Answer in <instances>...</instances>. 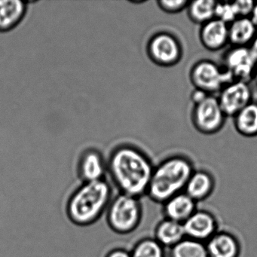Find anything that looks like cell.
Here are the masks:
<instances>
[{
  "mask_svg": "<svg viewBox=\"0 0 257 257\" xmlns=\"http://www.w3.org/2000/svg\"><path fill=\"white\" fill-rule=\"evenodd\" d=\"M216 2L213 0H195L189 2L187 7L189 19L196 25H203L215 18V7Z\"/></svg>",
  "mask_w": 257,
  "mask_h": 257,
  "instance_id": "cell-20",
  "label": "cell"
},
{
  "mask_svg": "<svg viewBox=\"0 0 257 257\" xmlns=\"http://www.w3.org/2000/svg\"><path fill=\"white\" fill-rule=\"evenodd\" d=\"M234 128L246 138L257 136V102L251 101L234 117Z\"/></svg>",
  "mask_w": 257,
  "mask_h": 257,
  "instance_id": "cell-18",
  "label": "cell"
},
{
  "mask_svg": "<svg viewBox=\"0 0 257 257\" xmlns=\"http://www.w3.org/2000/svg\"><path fill=\"white\" fill-rule=\"evenodd\" d=\"M188 0H159L157 1L159 8L168 14H176L187 8Z\"/></svg>",
  "mask_w": 257,
  "mask_h": 257,
  "instance_id": "cell-24",
  "label": "cell"
},
{
  "mask_svg": "<svg viewBox=\"0 0 257 257\" xmlns=\"http://www.w3.org/2000/svg\"><path fill=\"white\" fill-rule=\"evenodd\" d=\"M214 189V180L211 174L203 170L194 171L185 187L184 192L194 201L206 199Z\"/></svg>",
  "mask_w": 257,
  "mask_h": 257,
  "instance_id": "cell-16",
  "label": "cell"
},
{
  "mask_svg": "<svg viewBox=\"0 0 257 257\" xmlns=\"http://www.w3.org/2000/svg\"><path fill=\"white\" fill-rule=\"evenodd\" d=\"M252 97L249 82L234 80L221 90L217 98L225 116L234 117L252 101Z\"/></svg>",
  "mask_w": 257,
  "mask_h": 257,
  "instance_id": "cell-9",
  "label": "cell"
},
{
  "mask_svg": "<svg viewBox=\"0 0 257 257\" xmlns=\"http://www.w3.org/2000/svg\"><path fill=\"white\" fill-rule=\"evenodd\" d=\"M199 39L201 45L207 50H220L228 43V25L214 18L201 25Z\"/></svg>",
  "mask_w": 257,
  "mask_h": 257,
  "instance_id": "cell-11",
  "label": "cell"
},
{
  "mask_svg": "<svg viewBox=\"0 0 257 257\" xmlns=\"http://www.w3.org/2000/svg\"><path fill=\"white\" fill-rule=\"evenodd\" d=\"M155 234V239L164 247H173L186 237L183 223L166 218L156 227Z\"/></svg>",
  "mask_w": 257,
  "mask_h": 257,
  "instance_id": "cell-17",
  "label": "cell"
},
{
  "mask_svg": "<svg viewBox=\"0 0 257 257\" xmlns=\"http://www.w3.org/2000/svg\"><path fill=\"white\" fill-rule=\"evenodd\" d=\"M166 219L183 223L196 210V201L184 192L174 195L163 203Z\"/></svg>",
  "mask_w": 257,
  "mask_h": 257,
  "instance_id": "cell-12",
  "label": "cell"
},
{
  "mask_svg": "<svg viewBox=\"0 0 257 257\" xmlns=\"http://www.w3.org/2000/svg\"><path fill=\"white\" fill-rule=\"evenodd\" d=\"M194 171L193 164L186 156H170L155 167L147 194L156 202H165L184 192Z\"/></svg>",
  "mask_w": 257,
  "mask_h": 257,
  "instance_id": "cell-2",
  "label": "cell"
},
{
  "mask_svg": "<svg viewBox=\"0 0 257 257\" xmlns=\"http://www.w3.org/2000/svg\"><path fill=\"white\" fill-rule=\"evenodd\" d=\"M27 5L21 0H0V32L11 31L22 22Z\"/></svg>",
  "mask_w": 257,
  "mask_h": 257,
  "instance_id": "cell-15",
  "label": "cell"
},
{
  "mask_svg": "<svg viewBox=\"0 0 257 257\" xmlns=\"http://www.w3.org/2000/svg\"><path fill=\"white\" fill-rule=\"evenodd\" d=\"M249 48L257 62V35L255 39H254L253 41L251 43L250 47Z\"/></svg>",
  "mask_w": 257,
  "mask_h": 257,
  "instance_id": "cell-28",
  "label": "cell"
},
{
  "mask_svg": "<svg viewBox=\"0 0 257 257\" xmlns=\"http://www.w3.org/2000/svg\"><path fill=\"white\" fill-rule=\"evenodd\" d=\"M251 20L253 22L255 26L257 28V2H255V6H254L253 10H252V14L250 16Z\"/></svg>",
  "mask_w": 257,
  "mask_h": 257,
  "instance_id": "cell-29",
  "label": "cell"
},
{
  "mask_svg": "<svg viewBox=\"0 0 257 257\" xmlns=\"http://www.w3.org/2000/svg\"><path fill=\"white\" fill-rule=\"evenodd\" d=\"M132 257H165V247L155 238L140 240L131 252Z\"/></svg>",
  "mask_w": 257,
  "mask_h": 257,
  "instance_id": "cell-22",
  "label": "cell"
},
{
  "mask_svg": "<svg viewBox=\"0 0 257 257\" xmlns=\"http://www.w3.org/2000/svg\"><path fill=\"white\" fill-rule=\"evenodd\" d=\"M108 169L120 193L139 198L147 194L154 167L142 151L122 146L112 152Z\"/></svg>",
  "mask_w": 257,
  "mask_h": 257,
  "instance_id": "cell-1",
  "label": "cell"
},
{
  "mask_svg": "<svg viewBox=\"0 0 257 257\" xmlns=\"http://www.w3.org/2000/svg\"><path fill=\"white\" fill-rule=\"evenodd\" d=\"M112 189L106 180L85 182L72 195L67 204V213L72 222L88 225L95 222L108 208Z\"/></svg>",
  "mask_w": 257,
  "mask_h": 257,
  "instance_id": "cell-3",
  "label": "cell"
},
{
  "mask_svg": "<svg viewBox=\"0 0 257 257\" xmlns=\"http://www.w3.org/2000/svg\"><path fill=\"white\" fill-rule=\"evenodd\" d=\"M183 225L186 237L204 243L217 232L216 219L205 210H195Z\"/></svg>",
  "mask_w": 257,
  "mask_h": 257,
  "instance_id": "cell-10",
  "label": "cell"
},
{
  "mask_svg": "<svg viewBox=\"0 0 257 257\" xmlns=\"http://www.w3.org/2000/svg\"><path fill=\"white\" fill-rule=\"evenodd\" d=\"M252 79H253L254 83H255V87L257 88V69L255 70V73H254Z\"/></svg>",
  "mask_w": 257,
  "mask_h": 257,
  "instance_id": "cell-30",
  "label": "cell"
},
{
  "mask_svg": "<svg viewBox=\"0 0 257 257\" xmlns=\"http://www.w3.org/2000/svg\"><path fill=\"white\" fill-rule=\"evenodd\" d=\"M257 28L250 18H237L228 25V43L233 47H246L256 37Z\"/></svg>",
  "mask_w": 257,
  "mask_h": 257,
  "instance_id": "cell-14",
  "label": "cell"
},
{
  "mask_svg": "<svg viewBox=\"0 0 257 257\" xmlns=\"http://www.w3.org/2000/svg\"><path fill=\"white\" fill-rule=\"evenodd\" d=\"M142 209L139 198L119 193L111 200L108 206L107 220L112 230L127 234L139 225Z\"/></svg>",
  "mask_w": 257,
  "mask_h": 257,
  "instance_id": "cell-4",
  "label": "cell"
},
{
  "mask_svg": "<svg viewBox=\"0 0 257 257\" xmlns=\"http://www.w3.org/2000/svg\"><path fill=\"white\" fill-rule=\"evenodd\" d=\"M225 118L217 97L210 94L195 104L192 112L194 127L198 132L206 135L218 133L223 127Z\"/></svg>",
  "mask_w": 257,
  "mask_h": 257,
  "instance_id": "cell-6",
  "label": "cell"
},
{
  "mask_svg": "<svg viewBox=\"0 0 257 257\" xmlns=\"http://www.w3.org/2000/svg\"><path fill=\"white\" fill-rule=\"evenodd\" d=\"M150 59L162 67H173L180 62L183 49L177 37L170 33L160 32L151 37L147 44Z\"/></svg>",
  "mask_w": 257,
  "mask_h": 257,
  "instance_id": "cell-7",
  "label": "cell"
},
{
  "mask_svg": "<svg viewBox=\"0 0 257 257\" xmlns=\"http://www.w3.org/2000/svg\"><path fill=\"white\" fill-rule=\"evenodd\" d=\"M223 68L234 80L249 82L257 69V62L249 47H233L223 57Z\"/></svg>",
  "mask_w": 257,
  "mask_h": 257,
  "instance_id": "cell-8",
  "label": "cell"
},
{
  "mask_svg": "<svg viewBox=\"0 0 257 257\" xmlns=\"http://www.w3.org/2000/svg\"><path fill=\"white\" fill-rule=\"evenodd\" d=\"M209 257H238L240 244L227 232H216L205 243Z\"/></svg>",
  "mask_w": 257,
  "mask_h": 257,
  "instance_id": "cell-13",
  "label": "cell"
},
{
  "mask_svg": "<svg viewBox=\"0 0 257 257\" xmlns=\"http://www.w3.org/2000/svg\"><path fill=\"white\" fill-rule=\"evenodd\" d=\"M170 249L169 257H209L205 243L188 237Z\"/></svg>",
  "mask_w": 257,
  "mask_h": 257,
  "instance_id": "cell-21",
  "label": "cell"
},
{
  "mask_svg": "<svg viewBox=\"0 0 257 257\" xmlns=\"http://www.w3.org/2000/svg\"><path fill=\"white\" fill-rule=\"evenodd\" d=\"M215 19H219L221 22L228 25L237 19L235 12L233 8L232 3L216 2V7H215Z\"/></svg>",
  "mask_w": 257,
  "mask_h": 257,
  "instance_id": "cell-23",
  "label": "cell"
},
{
  "mask_svg": "<svg viewBox=\"0 0 257 257\" xmlns=\"http://www.w3.org/2000/svg\"><path fill=\"white\" fill-rule=\"evenodd\" d=\"M106 257H132L131 252L123 249H115L109 252Z\"/></svg>",
  "mask_w": 257,
  "mask_h": 257,
  "instance_id": "cell-27",
  "label": "cell"
},
{
  "mask_svg": "<svg viewBox=\"0 0 257 257\" xmlns=\"http://www.w3.org/2000/svg\"><path fill=\"white\" fill-rule=\"evenodd\" d=\"M80 175L85 182L103 180L105 165L100 153L94 150L86 152L81 159L79 165Z\"/></svg>",
  "mask_w": 257,
  "mask_h": 257,
  "instance_id": "cell-19",
  "label": "cell"
},
{
  "mask_svg": "<svg viewBox=\"0 0 257 257\" xmlns=\"http://www.w3.org/2000/svg\"><path fill=\"white\" fill-rule=\"evenodd\" d=\"M208 95H210V94H207V93L204 92L201 90L195 89V90L191 94V100L193 102L194 105H195L204 100Z\"/></svg>",
  "mask_w": 257,
  "mask_h": 257,
  "instance_id": "cell-26",
  "label": "cell"
},
{
  "mask_svg": "<svg viewBox=\"0 0 257 257\" xmlns=\"http://www.w3.org/2000/svg\"><path fill=\"white\" fill-rule=\"evenodd\" d=\"M189 79L195 89L213 95L231 82L234 78L227 70L210 60H201L192 66Z\"/></svg>",
  "mask_w": 257,
  "mask_h": 257,
  "instance_id": "cell-5",
  "label": "cell"
},
{
  "mask_svg": "<svg viewBox=\"0 0 257 257\" xmlns=\"http://www.w3.org/2000/svg\"><path fill=\"white\" fill-rule=\"evenodd\" d=\"M255 2L248 0V1H236L232 3L233 8L235 12L237 18L250 17L253 10Z\"/></svg>",
  "mask_w": 257,
  "mask_h": 257,
  "instance_id": "cell-25",
  "label": "cell"
}]
</instances>
